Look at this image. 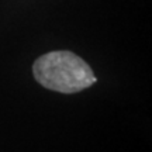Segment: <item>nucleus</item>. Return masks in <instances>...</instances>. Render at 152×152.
Here are the masks:
<instances>
[{
	"label": "nucleus",
	"mask_w": 152,
	"mask_h": 152,
	"mask_svg": "<svg viewBox=\"0 0 152 152\" xmlns=\"http://www.w3.org/2000/svg\"><path fill=\"white\" fill-rule=\"evenodd\" d=\"M33 73L39 85L61 93L80 92L97 80L87 62L71 51L44 54L34 62Z\"/></svg>",
	"instance_id": "f257e3e1"
}]
</instances>
